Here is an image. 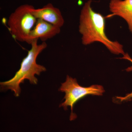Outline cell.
I'll return each instance as SVG.
<instances>
[{
	"label": "cell",
	"instance_id": "obj_1",
	"mask_svg": "<svg viewBox=\"0 0 132 132\" xmlns=\"http://www.w3.org/2000/svg\"><path fill=\"white\" fill-rule=\"evenodd\" d=\"M92 0L85 3L80 15L79 32L82 43L85 46L95 42L102 43L112 53L125 55L123 45L109 39L106 34L105 20L101 14L95 12L91 6Z\"/></svg>",
	"mask_w": 132,
	"mask_h": 132
},
{
	"label": "cell",
	"instance_id": "obj_2",
	"mask_svg": "<svg viewBox=\"0 0 132 132\" xmlns=\"http://www.w3.org/2000/svg\"><path fill=\"white\" fill-rule=\"evenodd\" d=\"M38 40L33 41L31 48L29 50L27 55L22 60L20 69L15 73L12 79L0 83L1 89L3 90H10L14 92L15 97L20 96L21 92L20 85L23 83L25 80H29L33 85H36L38 80L35 75H40L41 73L45 72L46 69L44 66L36 63V59L39 55L47 47L45 42L38 45Z\"/></svg>",
	"mask_w": 132,
	"mask_h": 132
},
{
	"label": "cell",
	"instance_id": "obj_3",
	"mask_svg": "<svg viewBox=\"0 0 132 132\" xmlns=\"http://www.w3.org/2000/svg\"><path fill=\"white\" fill-rule=\"evenodd\" d=\"M34 7L28 4L21 5L9 16V30L15 40L29 44V36L37 20L32 13Z\"/></svg>",
	"mask_w": 132,
	"mask_h": 132
},
{
	"label": "cell",
	"instance_id": "obj_4",
	"mask_svg": "<svg viewBox=\"0 0 132 132\" xmlns=\"http://www.w3.org/2000/svg\"><path fill=\"white\" fill-rule=\"evenodd\" d=\"M59 91L65 94L63 99L65 101L60 105V107H62L65 110L67 109L68 107H71V120L77 118V116L73 113V107L78 101L88 95L101 96L105 92L104 87L101 85H92L88 87L81 86L76 79L68 75L67 76L65 81L61 83Z\"/></svg>",
	"mask_w": 132,
	"mask_h": 132
},
{
	"label": "cell",
	"instance_id": "obj_5",
	"mask_svg": "<svg viewBox=\"0 0 132 132\" xmlns=\"http://www.w3.org/2000/svg\"><path fill=\"white\" fill-rule=\"evenodd\" d=\"M32 12L37 19H41L61 28L64 24V20L59 9L55 7L52 3L36 9L33 8Z\"/></svg>",
	"mask_w": 132,
	"mask_h": 132
},
{
	"label": "cell",
	"instance_id": "obj_6",
	"mask_svg": "<svg viewBox=\"0 0 132 132\" xmlns=\"http://www.w3.org/2000/svg\"><path fill=\"white\" fill-rule=\"evenodd\" d=\"M61 28L41 19L37 21L29 36V44L40 39L43 42L53 38L60 32Z\"/></svg>",
	"mask_w": 132,
	"mask_h": 132
},
{
	"label": "cell",
	"instance_id": "obj_7",
	"mask_svg": "<svg viewBox=\"0 0 132 132\" xmlns=\"http://www.w3.org/2000/svg\"><path fill=\"white\" fill-rule=\"evenodd\" d=\"M109 7L111 15H117L124 19L132 34V0H111Z\"/></svg>",
	"mask_w": 132,
	"mask_h": 132
},
{
	"label": "cell",
	"instance_id": "obj_8",
	"mask_svg": "<svg viewBox=\"0 0 132 132\" xmlns=\"http://www.w3.org/2000/svg\"><path fill=\"white\" fill-rule=\"evenodd\" d=\"M116 98L120 102L130 101L132 98V92L131 93L126 95L125 97H116Z\"/></svg>",
	"mask_w": 132,
	"mask_h": 132
},
{
	"label": "cell",
	"instance_id": "obj_9",
	"mask_svg": "<svg viewBox=\"0 0 132 132\" xmlns=\"http://www.w3.org/2000/svg\"><path fill=\"white\" fill-rule=\"evenodd\" d=\"M121 59H125V60H127L130 61L132 64V59L130 57V55L128 53H126L125 55H123V57L121 58ZM126 71L127 72H130L132 71V65L127 68L126 69Z\"/></svg>",
	"mask_w": 132,
	"mask_h": 132
}]
</instances>
